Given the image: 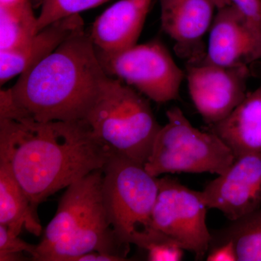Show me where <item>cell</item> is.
<instances>
[{"instance_id":"e0dca14e","label":"cell","mask_w":261,"mask_h":261,"mask_svg":"<svg viewBox=\"0 0 261 261\" xmlns=\"http://www.w3.org/2000/svg\"><path fill=\"white\" fill-rule=\"evenodd\" d=\"M212 235L211 247L231 241L238 261H261V208L235 221Z\"/></svg>"},{"instance_id":"6da1fadb","label":"cell","mask_w":261,"mask_h":261,"mask_svg":"<svg viewBox=\"0 0 261 261\" xmlns=\"http://www.w3.org/2000/svg\"><path fill=\"white\" fill-rule=\"evenodd\" d=\"M110 157L85 121L0 119V161L37 211L49 196L102 169Z\"/></svg>"},{"instance_id":"7a4b0ae2","label":"cell","mask_w":261,"mask_h":261,"mask_svg":"<svg viewBox=\"0 0 261 261\" xmlns=\"http://www.w3.org/2000/svg\"><path fill=\"white\" fill-rule=\"evenodd\" d=\"M108 77L83 27L5 89L2 118L84 121Z\"/></svg>"},{"instance_id":"484cf974","label":"cell","mask_w":261,"mask_h":261,"mask_svg":"<svg viewBox=\"0 0 261 261\" xmlns=\"http://www.w3.org/2000/svg\"><path fill=\"white\" fill-rule=\"evenodd\" d=\"M215 4L217 7V9L226 6V5H231L229 0H214Z\"/></svg>"},{"instance_id":"d4e9b609","label":"cell","mask_w":261,"mask_h":261,"mask_svg":"<svg viewBox=\"0 0 261 261\" xmlns=\"http://www.w3.org/2000/svg\"><path fill=\"white\" fill-rule=\"evenodd\" d=\"M29 1L30 0H0V7L15 6Z\"/></svg>"},{"instance_id":"2e32d148","label":"cell","mask_w":261,"mask_h":261,"mask_svg":"<svg viewBox=\"0 0 261 261\" xmlns=\"http://www.w3.org/2000/svg\"><path fill=\"white\" fill-rule=\"evenodd\" d=\"M0 224L20 234L22 228L35 236L42 232L37 212L9 166L0 161Z\"/></svg>"},{"instance_id":"3957f363","label":"cell","mask_w":261,"mask_h":261,"mask_svg":"<svg viewBox=\"0 0 261 261\" xmlns=\"http://www.w3.org/2000/svg\"><path fill=\"white\" fill-rule=\"evenodd\" d=\"M102 182V168L67 187L33 260L72 261L91 252L128 260L130 245L122 243L108 219Z\"/></svg>"},{"instance_id":"9a60e30c","label":"cell","mask_w":261,"mask_h":261,"mask_svg":"<svg viewBox=\"0 0 261 261\" xmlns=\"http://www.w3.org/2000/svg\"><path fill=\"white\" fill-rule=\"evenodd\" d=\"M210 130L231 149L235 159L261 153V84L226 118L211 125Z\"/></svg>"},{"instance_id":"ffe728a7","label":"cell","mask_w":261,"mask_h":261,"mask_svg":"<svg viewBox=\"0 0 261 261\" xmlns=\"http://www.w3.org/2000/svg\"><path fill=\"white\" fill-rule=\"evenodd\" d=\"M110 0H42V8L38 15L37 33L57 20L80 14V13Z\"/></svg>"},{"instance_id":"ba28073f","label":"cell","mask_w":261,"mask_h":261,"mask_svg":"<svg viewBox=\"0 0 261 261\" xmlns=\"http://www.w3.org/2000/svg\"><path fill=\"white\" fill-rule=\"evenodd\" d=\"M207 210L202 192L190 190L168 176L159 178L152 226L195 254L197 260L205 257L212 240L206 224Z\"/></svg>"},{"instance_id":"277c9868","label":"cell","mask_w":261,"mask_h":261,"mask_svg":"<svg viewBox=\"0 0 261 261\" xmlns=\"http://www.w3.org/2000/svg\"><path fill=\"white\" fill-rule=\"evenodd\" d=\"M84 121L110 155L143 165L162 128L147 97L111 76L103 84Z\"/></svg>"},{"instance_id":"8992f818","label":"cell","mask_w":261,"mask_h":261,"mask_svg":"<svg viewBox=\"0 0 261 261\" xmlns=\"http://www.w3.org/2000/svg\"><path fill=\"white\" fill-rule=\"evenodd\" d=\"M102 171L108 219L122 243L130 245L135 233L152 226L159 178L149 174L145 165L118 156H111Z\"/></svg>"},{"instance_id":"7c38bea8","label":"cell","mask_w":261,"mask_h":261,"mask_svg":"<svg viewBox=\"0 0 261 261\" xmlns=\"http://www.w3.org/2000/svg\"><path fill=\"white\" fill-rule=\"evenodd\" d=\"M161 29L175 42V50L197 64L205 57L203 38L217 9L214 0H159ZM177 54V55H178Z\"/></svg>"},{"instance_id":"7402d4cb","label":"cell","mask_w":261,"mask_h":261,"mask_svg":"<svg viewBox=\"0 0 261 261\" xmlns=\"http://www.w3.org/2000/svg\"><path fill=\"white\" fill-rule=\"evenodd\" d=\"M261 36V0H229Z\"/></svg>"},{"instance_id":"5b68a950","label":"cell","mask_w":261,"mask_h":261,"mask_svg":"<svg viewBox=\"0 0 261 261\" xmlns=\"http://www.w3.org/2000/svg\"><path fill=\"white\" fill-rule=\"evenodd\" d=\"M168 123L161 128L145 167L154 177L163 173L224 174L235 157L214 132L192 126L179 108L166 112Z\"/></svg>"},{"instance_id":"603a6c76","label":"cell","mask_w":261,"mask_h":261,"mask_svg":"<svg viewBox=\"0 0 261 261\" xmlns=\"http://www.w3.org/2000/svg\"><path fill=\"white\" fill-rule=\"evenodd\" d=\"M207 261H238V253L232 242L228 241L211 247Z\"/></svg>"},{"instance_id":"52a82bcc","label":"cell","mask_w":261,"mask_h":261,"mask_svg":"<svg viewBox=\"0 0 261 261\" xmlns=\"http://www.w3.org/2000/svg\"><path fill=\"white\" fill-rule=\"evenodd\" d=\"M96 49L106 74L158 103L176 100L185 73L162 42L152 40L117 53Z\"/></svg>"},{"instance_id":"d6986e66","label":"cell","mask_w":261,"mask_h":261,"mask_svg":"<svg viewBox=\"0 0 261 261\" xmlns=\"http://www.w3.org/2000/svg\"><path fill=\"white\" fill-rule=\"evenodd\" d=\"M130 244L145 250L147 260L180 261L183 258L185 250L181 245L152 226L135 233Z\"/></svg>"},{"instance_id":"ac0fdd59","label":"cell","mask_w":261,"mask_h":261,"mask_svg":"<svg viewBox=\"0 0 261 261\" xmlns=\"http://www.w3.org/2000/svg\"><path fill=\"white\" fill-rule=\"evenodd\" d=\"M38 17L30 1L0 7V51L21 47L37 34Z\"/></svg>"},{"instance_id":"5bb4252c","label":"cell","mask_w":261,"mask_h":261,"mask_svg":"<svg viewBox=\"0 0 261 261\" xmlns=\"http://www.w3.org/2000/svg\"><path fill=\"white\" fill-rule=\"evenodd\" d=\"M83 27L84 20L80 14L71 15L49 24L21 47L0 51V85L27 71Z\"/></svg>"},{"instance_id":"30bf717a","label":"cell","mask_w":261,"mask_h":261,"mask_svg":"<svg viewBox=\"0 0 261 261\" xmlns=\"http://www.w3.org/2000/svg\"><path fill=\"white\" fill-rule=\"evenodd\" d=\"M207 208L217 209L235 221L258 210L261 205V153L235 159L224 174L202 192Z\"/></svg>"},{"instance_id":"4fadbf2b","label":"cell","mask_w":261,"mask_h":261,"mask_svg":"<svg viewBox=\"0 0 261 261\" xmlns=\"http://www.w3.org/2000/svg\"><path fill=\"white\" fill-rule=\"evenodd\" d=\"M153 0H119L96 18L89 35L94 47L117 53L137 44Z\"/></svg>"},{"instance_id":"9c48e42d","label":"cell","mask_w":261,"mask_h":261,"mask_svg":"<svg viewBox=\"0 0 261 261\" xmlns=\"http://www.w3.org/2000/svg\"><path fill=\"white\" fill-rule=\"evenodd\" d=\"M189 93L207 124L222 121L246 97L248 66L224 68L201 62L187 68Z\"/></svg>"},{"instance_id":"cb8c5ba5","label":"cell","mask_w":261,"mask_h":261,"mask_svg":"<svg viewBox=\"0 0 261 261\" xmlns=\"http://www.w3.org/2000/svg\"><path fill=\"white\" fill-rule=\"evenodd\" d=\"M121 257L99 252H91L74 257L72 261H123Z\"/></svg>"},{"instance_id":"8fae6325","label":"cell","mask_w":261,"mask_h":261,"mask_svg":"<svg viewBox=\"0 0 261 261\" xmlns=\"http://www.w3.org/2000/svg\"><path fill=\"white\" fill-rule=\"evenodd\" d=\"M261 59V36L232 5L217 9L203 63L224 68L248 66Z\"/></svg>"},{"instance_id":"44dd1931","label":"cell","mask_w":261,"mask_h":261,"mask_svg":"<svg viewBox=\"0 0 261 261\" xmlns=\"http://www.w3.org/2000/svg\"><path fill=\"white\" fill-rule=\"evenodd\" d=\"M37 245L23 241L19 235L10 231L4 225L0 224V261L27 260L24 252L30 254L32 259L37 255Z\"/></svg>"}]
</instances>
